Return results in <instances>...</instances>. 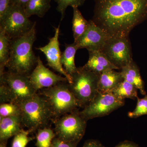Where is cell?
<instances>
[{
  "mask_svg": "<svg viewBox=\"0 0 147 147\" xmlns=\"http://www.w3.org/2000/svg\"><path fill=\"white\" fill-rule=\"evenodd\" d=\"M92 21L110 37H129L147 20V0H94Z\"/></svg>",
  "mask_w": 147,
  "mask_h": 147,
  "instance_id": "6da1fadb",
  "label": "cell"
},
{
  "mask_svg": "<svg viewBox=\"0 0 147 147\" xmlns=\"http://www.w3.org/2000/svg\"><path fill=\"white\" fill-rule=\"evenodd\" d=\"M36 22L29 31L11 40L9 59L6 67L8 71L29 75L35 67L38 57L33 50L36 39Z\"/></svg>",
  "mask_w": 147,
  "mask_h": 147,
  "instance_id": "7a4b0ae2",
  "label": "cell"
},
{
  "mask_svg": "<svg viewBox=\"0 0 147 147\" xmlns=\"http://www.w3.org/2000/svg\"><path fill=\"white\" fill-rule=\"evenodd\" d=\"M36 93L28 75L8 70L0 75L1 104L12 102L19 105Z\"/></svg>",
  "mask_w": 147,
  "mask_h": 147,
  "instance_id": "3957f363",
  "label": "cell"
},
{
  "mask_svg": "<svg viewBox=\"0 0 147 147\" xmlns=\"http://www.w3.org/2000/svg\"><path fill=\"white\" fill-rule=\"evenodd\" d=\"M19 105L22 126L28 128L30 133L47 127L50 121L53 120V113L49 102L38 93Z\"/></svg>",
  "mask_w": 147,
  "mask_h": 147,
  "instance_id": "277c9868",
  "label": "cell"
},
{
  "mask_svg": "<svg viewBox=\"0 0 147 147\" xmlns=\"http://www.w3.org/2000/svg\"><path fill=\"white\" fill-rule=\"evenodd\" d=\"M49 102L53 114V121L80 108L78 100L69 90L67 82H61L54 86L38 91Z\"/></svg>",
  "mask_w": 147,
  "mask_h": 147,
  "instance_id": "5b68a950",
  "label": "cell"
},
{
  "mask_svg": "<svg viewBox=\"0 0 147 147\" xmlns=\"http://www.w3.org/2000/svg\"><path fill=\"white\" fill-rule=\"evenodd\" d=\"M99 74L90 71L84 66L78 67L71 75V81L68 86L80 108L89 104L98 92Z\"/></svg>",
  "mask_w": 147,
  "mask_h": 147,
  "instance_id": "8992f818",
  "label": "cell"
},
{
  "mask_svg": "<svg viewBox=\"0 0 147 147\" xmlns=\"http://www.w3.org/2000/svg\"><path fill=\"white\" fill-rule=\"evenodd\" d=\"M56 137L65 142L78 144L84 137L87 121L78 110L62 116L53 121Z\"/></svg>",
  "mask_w": 147,
  "mask_h": 147,
  "instance_id": "52a82bcc",
  "label": "cell"
},
{
  "mask_svg": "<svg viewBox=\"0 0 147 147\" xmlns=\"http://www.w3.org/2000/svg\"><path fill=\"white\" fill-rule=\"evenodd\" d=\"M35 22L27 17L24 7L9 5L6 12L0 19V29L11 40L26 33L32 28Z\"/></svg>",
  "mask_w": 147,
  "mask_h": 147,
  "instance_id": "ba28073f",
  "label": "cell"
},
{
  "mask_svg": "<svg viewBox=\"0 0 147 147\" xmlns=\"http://www.w3.org/2000/svg\"><path fill=\"white\" fill-rule=\"evenodd\" d=\"M124 105V101L118 100L112 93L98 92L92 101L79 112V113L87 121L107 115Z\"/></svg>",
  "mask_w": 147,
  "mask_h": 147,
  "instance_id": "9c48e42d",
  "label": "cell"
},
{
  "mask_svg": "<svg viewBox=\"0 0 147 147\" xmlns=\"http://www.w3.org/2000/svg\"><path fill=\"white\" fill-rule=\"evenodd\" d=\"M101 52L119 69L133 61L129 37H110Z\"/></svg>",
  "mask_w": 147,
  "mask_h": 147,
  "instance_id": "30bf717a",
  "label": "cell"
},
{
  "mask_svg": "<svg viewBox=\"0 0 147 147\" xmlns=\"http://www.w3.org/2000/svg\"><path fill=\"white\" fill-rule=\"evenodd\" d=\"M110 37L92 20L89 21L88 26L82 36L75 42L80 49H87L88 52L100 51Z\"/></svg>",
  "mask_w": 147,
  "mask_h": 147,
  "instance_id": "8fae6325",
  "label": "cell"
},
{
  "mask_svg": "<svg viewBox=\"0 0 147 147\" xmlns=\"http://www.w3.org/2000/svg\"><path fill=\"white\" fill-rule=\"evenodd\" d=\"M29 78L36 92L42 89L54 86L61 82H68L66 77L58 75L47 68L39 57H38L36 65L29 75Z\"/></svg>",
  "mask_w": 147,
  "mask_h": 147,
  "instance_id": "7c38bea8",
  "label": "cell"
},
{
  "mask_svg": "<svg viewBox=\"0 0 147 147\" xmlns=\"http://www.w3.org/2000/svg\"><path fill=\"white\" fill-rule=\"evenodd\" d=\"M60 25L55 28V34L49 38V42L45 46L36 48L45 55L47 61V65L55 71L63 75L67 79L69 84L71 83V76L67 73L61 63L62 53L59 47V40Z\"/></svg>",
  "mask_w": 147,
  "mask_h": 147,
  "instance_id": "4fadbf2b",
  "label": "cell"
},
{
  "mask_svg": "<svg viewBox=\"0 0 147 147\" xmlns=\"http://www.w3.org/2000/svg\"><path fill=\"white\" fill-rule=\"evenodd\" d=\"M21 116L0 117V142H7L22 130Z\"/></svg>",
  "mask_w": 147,
  "mask_h": 147,
  "instance_id": "5bb4252c",
  "label": "cell"
},
{
  "mask_svg": "<svg viewBox=\"0 0 147 147\" xmlns=\"http://www.w3.org/2000/svg\"><path fill=\"white\" fill-rule=\"evenodd\" d=\"M89 54L88 60L84 66L90 71L100 74L108 69H119L100 51L89 52Z\"/></svg>",
  "mask_w": 147,
  "mask_h": 147,
  "instance_id": "9a60e30c",
  "label": "cell"
},
{
  "mask_svg": "<svg viewBox=\"0 0 147 147\" xmlns=\"http://www.w3.org/2000/svg\"><path fill=\"white\" fill-rule=\"evenodd\" d=\"M115 69H109L99 74L98 83V92L102 93H112L123 79L120 72Z\"/></svg>",
  "mask_w": 147,
  "mask_h": 147,
  "instance_id": "2e32d148",
  "label": "cell"
},
{
  "mask_svg": "<svg viewBox=\"0 0 147 147\" xmlns=\"http://www.w3.org/2000/svg\"><path fill=\"white\" fill-rule=\"evenodd\" d=\"M121 72L123 80L136 87L142 95H146L144 82L139 69L134 61L121 69Z\"/></svg>",
  "mask_w": 147,
  "mask_h": 147,
  "instance_id": "e0dca14e",
  "label": "cell"
},
{
  "mask_svg": "<svg viewBox=\"0 0 147 147\" xmlns=\"http://www.w3.org/2000/svg\"><path fill=\"white\" fill-rule=\"evenodd\" d=\"M65 50L62 53L61 62L67 73L71 76L77 69L75 65V57L78 48L74 42L65 44Z\"/></svg>",
  "mask_w": 147,
  "mask_h": 147,
  "instance_id": "ac0fdd59",
  "label": "cell"
},
{
  "mask_svg": "<svg viewBox=\"0 0 147 147\" xmlns=\"http://www.w3.org/2000/svg\"><path fill=\"white\" fill-rule=\"evenodd\" d=\"M51 0H29L24 10L27 17L36 15L40 18L44 17L51 8Z\"/></svg>",
  "mask_w": 147,
  "mask_h": 147,
  "instance_id": "d6986e66",
  "label": "cell"
},
{
  "mask_svg": "<svg viewBox=\"0 0 147 147\" xmlns=\"http://www.w3.org/2000/svg\"><path fill=\"white\" fill-rule=\"evenodd\" d=\"M72 18V31L74 42H76L86 30L88 26L89 21L82 15L78 7H73Z\"/></svg>",
  "mask_w": 147,
  "mask_h": 147,
  "instance_id": "ffe728a7",
  "label": "cell"
},
{
  "mask_svg": "<svg viewBox=\"0 0 147 147\" xmlns=\"http://www.w3.org/2000/svg\"><path fill=\"white\" fill-rule=\"evenodd\" d=\"M138 90L133 85L123 80L113 90L112 93L118 100L124 101L126 98H137Z\"/></svg>",
  "mask_w": 147,
  "mask_h": 147,
  "instance_id": "44dd1931",
  "label": "cell"
},
{
  "mask_svg": "<svg viewBox=\"0 0 147 147\" xmlns=\"http://www.w3.org/2000/svg\"><path fill=\"white\" fill-rule=\"evenodd\" d=\"M11 39L0 29V75L5 71L10 52Z\"/></svg>",
  "mask_w": 147,
  "mask_h": 147,
  "instance_id": "7402d4cb",
  "label": "cell"
},
{
  "mask_svg": "<svg viewBox=\"0 0 147 147\" xmlns=\"http://www.w3.org/2000/svg\"><path fill=\"white\" fill-rule=\"evenodd\" d=\"M56 137L55 131L47 127L39 129L36 135V147H51L53 139Z\"/></svg>",
  "mask_w": 147,
  "mask_h": 147,
  "instance_id": "603a6c76",
  "label": "cell"
},
{
  "mask_svg": "<svg viewBox=\"0 0 147 147\" xmlns=\"http://www.w3.org/2000/svg\"><path fill=\"white\" fill-rule=\"evenodd\" d=\"M57 3V10L61 13V21L64 18L65 11L69 6L78 7L83 5L86 0H55Z\"/></svg>",
  "mask_w": 147,
  "mask_h": 147,
  "instance_id": "cb8c5ba5",
  "label": "cell"
},
{
  "mask_svg": "<svg viewBox=\"0 0 147 147\" xmlns=\"http://www.w3.org/2000/svg\"><path fill=\"white\" fill-rule=\"evenodd\" d=\"M21 109L18 104L12 102L2 103L0 105V117L20 116Z\"/></svg>",
  "mask_w": 147,
  "mask_h": 147,
  "instance_id": "d4e9b609",
  "label": "cell"
},
{
  "mask_svg": "<svg viewBox=\"0 0 147 147\" xmlns=\"http://www.w3.org/2000/svg\"><path fill=\"white\" fill-rule=\"evenodd\" d=\"M30 132L22 129L20 132L14 136L11 147H26L27 144L33 140V137H29Z\"/></svg>",
  "mask_w": 147,
  "mask_h": 147,
  "instance_id": "484cf974",
  "label": "cell"
},
{
  "mask_svg": "<svg viewBox=\"0 0 147 147\" xmlns=\"http://www.w3.org/2000/svg\"><path fill=\"white\" fill-rule=\"evenodd\" d=\"M137 105L132 112H129L128 116L131 118H136L144 115H147V95L142 98L137 97Z\"/></svg>",
  "mask_w": 147,
  "mask_h": 147,
  "instance_id": "4316f807",
  "label": "cell"
},
{
  "mask_svg": "<svg viewBox=\"0 0 147 147\" xmlns=\"http://www.w3.org/2000/svg\"><path fill=\"white\" fill-rule=\"evenodd\" d=\"M78 144L65 142L56 137L53 139L51 147H76Z\"/></svg>",
  "mask_w": 147,
  "mask_h": 147,
  "instance_id": "83f0119b",
  "label": "cell"
},
{
  "mask_svg": "<svg viewBox=\"0 0 147 147\" xmlns=\"http://www.w3.org/2000/svg\"><path fill=\"white\" fill-rule=\"evenodd\" d=\"M10 4V0H0V19L3 18Z\"/></svg>",
  "mask_w": 147,
  "mask_h": 147,
  "instance_id": "f1b7e54d",
  "label": "cell"
},
{
  "mask_svg": "<svg viewBox=\"0 0 147 147\" xmlns=\"http://www.w3.org/2000/svg\"><path fill=\"white\" fill-rule=\"evenodd\" d=\"M82 147H105L97 140L90 139L86 142Z\"/></svg>",
  "mask_w": 147,
  "mask_h": 147,
  "instance_id": "f546056e",
  "label": "cell"
},
{
  "mask_svg": "<svg viewBox=\"0 0 147 147\" xmlns=\"http://www.w3.org/2000/svg\"><path fill=\"white\" fill-rule=\"evenodd\" d=\"M29 0H10V4L20 6L25 8Z\"/></svg>",
  "mask_w": 147,
  "mask_h": 147,
  "instance_id": "4dcf8cb0",
  "label": "cell"
},
{
  "mask_svg": "<svg viewBox=\"0 0 147 147\" xmlns=\"http://www.w3.org/2000/svg\"><path fill=\"white\" fill-rule=\"evenodd\" d=\"M115 147H139L132 142L125 141L119 144Z\"/></svg>",
  "mask_w": 147,
  "mask_h": 147,
  "instance_id": "1f68e13d",
  "label": "cell"
},
{
  "mask_svg": "<svg viewBox=\"0 0 147 147\" xmlns=\"http://www.w3.org/2000/svg\"><path fill=\"white\" fill-rule=\"evenodd\" d=\"M7 144V142H0V147H6Z\"/></svg>",
  "mask_w": 147,
  "mask_h": 147,
  "instance_id": "d6a6232c",
  "label": "cell"
}]
</instances>
